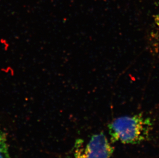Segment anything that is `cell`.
<instances>
[{"label":"cell","mask_w":159,"mask_h":158,"mask_svg":"<svg viewBox=\"0 0 159 158\" xmlns=\"http://www.w3.org/2000/svg\"><path fill=\"white\" fill-rule=\"evenodd\" d=\"M0 158H10L6 134L0 132Z\"/></svg>","instance_id":"3"},{"label":"cell","mask_w":159,"mask_h":158,"mask_svg":"<svg viewBox=\"0 0 159 158\" xmlns=\"http://www.w3.org/2000/svg\"><path fill=\"white\" fill-rule=\"evenodd\" d=\"M152 121L141 115L116 118L108 125L111 138L124 144H137L146 140L152 129Z\"/></svg>","instance_id":"1"},{"label":"cell","mask_w":159,"mask_h":158,"mask_svg":"<svg viewBox=\"0 0 159 158\" xmlns=\"http://www.w3.org/2000/svg\"><path fill=\"white\" fill-rule=\"evenodd\" d=\"M108 138L104 133L92 136L85 146L77 149V158H110L113 152Z\"/></svg>","instance_id":"2"}]
</instances>
